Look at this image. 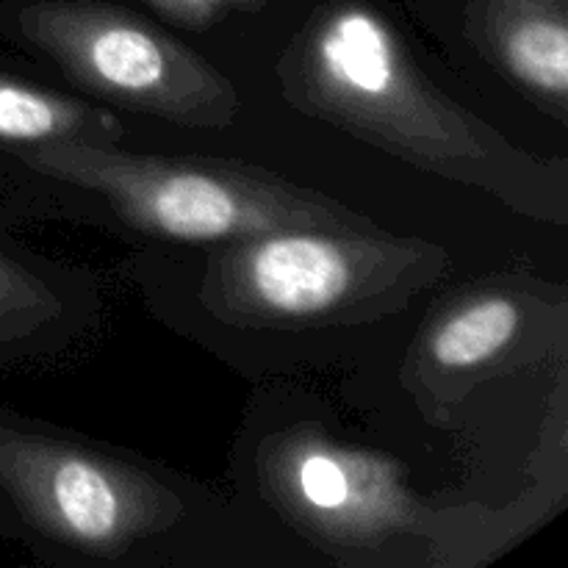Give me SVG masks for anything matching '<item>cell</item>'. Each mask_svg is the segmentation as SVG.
Here are the masks:
<instances>
[{
	"mask_svg": "<svg viewBox=\"0 0 568 568\" xmlns=\"http://www.w3.org/2000/svg\"><path fill=\"white\" fill-rule=\"evenodd\" d=\"M281 87L303 114L430 175L480 189L514 214L568 225V164L525 153L449 100L399 33L358 3L316 17L286 48Z\"/></svg>",
	"mask_w": 568,
	"mask_h": 568,
	"instance_id": "1",
	"label": "cell"
},
{
	"mask_svg": "<svg viewBox=\"0 0 568 568\" xmlns=\"http://www.w3.org/2000/svg\"><path fill=\"white\" fill-rule=\"evenodd\" d=\"M261 491L308 541L342 564H392L388 552L422 544L430 564H488L525 532L519 508L433 505L399 475L392 458L353 447L314 425L266 438L258 458Z\"/></svg>",
	"mask_w": 568,
	"mask_h": 568,
	"instance_id": "2",
	"label": "cell"
},
{
	"mask_svg": "<svg viewBox=\"0 0 568 568\" xmlns=\"http://www.w3.org/2000/svg\"><path fill=\"white\" fill-rule=\"evenodd\" d=\"M449 270L438 244L369 227H283L225 242L200 300L222 322L264 331L364 325L403 311Z\"/></svg>",
	"mask_w": 568,
	"mask_h": 568,
	"instance_id": "3",
	"label": "cell"
},
{
	"mask_svg": "<svg viewBox=\"0 0 568 568\" xmlns=\"http://www.w3.org/2000/svg\"><path fill=\"white\" fill-rule=\"evenodd\" d=\"M11 153L31 172L100 197L133 231L172 242L225 244L283 227H377L327 194L231 161L166 159L81 142L33 144Z\"/></svg>",
	"mask_w": 568,
	"mask_h": 568,
	"instance_id": "4",
	"label": "cell"
},
{
	"mask_svg": "<svg viewBox=\"0 0 568 568\" xmlns=\"http://www.w3.org/2000/svg\"><path fill=\"white\" fill-rule=\"evenodd\" d=\"M0 497L39 538L103 560L175 530L186 499L148 466L0 416Z\"/></svg>",
	"mask_w": 568,
	"mask_h": 568,
	"instance_id": "5",
	"label": "cell"
},
{
	"mask_svg": "<svg viewBox=\"0 0 568 568\" xmlns=\"http://www.w3.org/2000/svg\"><path fill=\"white\" fill-rule=\"evenodd\" d=\"M20 26L70 81L120 109L197 131L236 122L242 103L231 78L131 11L44 3L28 9Z\"/></svg>",
	"mask_w": 568,
	"mask_h": 568,
	"instance_id": "6",
	"label": "cell"
},
{
	"mask_svg": "<svg viewBox=\"0 0 568 568\" xmlns=\"http://www.w3.org/2000/svg\"><path fill=\"white\" fill-rule=\"evenodd\" d=\"M566 347L564 286L532 277L494 281L433 314L405 364V388L430 419H442L483 383L566 355Z\"/></svg>",
	"mask_w": 568,
	"mask_h": 568,
	"instance_id": "7",
	"label": "cell"
},
{
	"mask_svg": "<svg viewBox=\"0 0 568 568\" xmlns=\"http://www.w3.org/2000/svg\"><path fill=\"white\" fill-rule=\"evenodd\" d=\"M483 59L555 122H568L566 0H483L475 14Z\"/></svg>",
	"mask_w": 568,
	"mask_h": 568,
	"instance_id": "8",
	"label": "cell"
},
{
	"mask_svg": "<svg viewBox=\"0 0 568 568\" xmlns=\"http://www.w3.org/2000/svg\"><path fill=\"white\" fill-rule=\"evenodd\" d=\"M122 136L125 125L109 109L0 72V148L53 142L120 144Z\"/></svg>",
	"mask_w": 568,
	"mask_h": 568,
	"instance_id": "9",
	"label": "cell"
},
{
	"mask_svg": "<svg viewBox=\"0 0 568 568\" xmlns=\"http://www.w3.org/2000/svg\"><path fill=\"white\" fill-rule=\"evenodd\" d=\"M59 316V297L42 277L0 255V344L33 336Z\"/></svg>",
	"mask_w": 568,
	"mask_h": 568,
	"instance_id": "10",
	"label": "cell"
},
{
	"mask_svg": "<svg viewBox=\"0 0 568 568\" xmlns=\"http://www.w3.org/2000/svg\"><path fill=\"white\" fill-rule=\"evenodd\" d=\"M155 9L164 11L172 20L183 22V26L203 28L220 20L225 11L231 9H250L255 0H150Z\"/></svg>",
	"mask_w": 568,
	"mask_h": 568,
	"instance_id": "11",
	"label": "cell"
}]
</instances>
